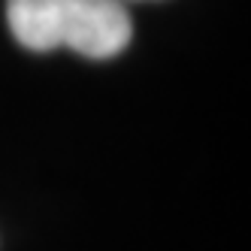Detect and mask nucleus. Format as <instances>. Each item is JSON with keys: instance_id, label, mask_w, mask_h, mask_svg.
I'll return each instance as SVG.
<instances>
[{"instance_id": "f257e3e1", "label": "nucleus", "mask_w": 251, "mask_h": 251, "mask_svg": "<svg viewBox=\"0 0 251 251\" xmlns=\"http://www.w3.org/2000/svg\"><path fill=\"white\" fill-rule=\"evenodd\" d=\"M6 22L30 51L70 49L94 61L121 55L133 37L124 0H6Z\"/></svg>"}]
</instances>
